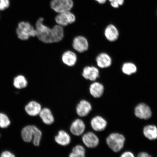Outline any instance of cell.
<instances>
[{"label": "cell", "mask_w": 157, "mask_h": 157, "mask_svg": "<svg viewBox=\"0 0 157 157\" xmlns=\"http://www.w3.org/2000/svg\"><path fill=\"white\" fill-rule=\"evenodd\" d=\"M125 140L124 136L118 133H111L106 139L108 146L115 152H119L122 150L124 146Z\"/></svg>", "instance_id": "cell-4"}, {"label": "cell", "mask_w": 157, "mask_h": 157, "mask_svg": "<svg viewBox=\"0 0 157 157\" xmlns=\"http://www.w3.org/2000/svg\"><path fill=\"white\" fill-rule=\"evenodd\" d=\"M76 20L75 15L71 11L58 13L54 17L56 24L63 27L73 24L75 22Z\"/></svg>", "instance_id": "cell-6"}, {"label": "cell", "mask_w": 157, "mask_h": 157, "mask_svg": "<svg viewBox=\"0 0 157 157\" xmlns=\"http://www.w3.org/2000/svg\"><path fill=\"white\" fill-rule=\"evenodd\" d=\"M54 140L59 146L66 147L70 144L71 138L69 133L64 130H60L54 137Z\"/></svg>", "instance_id": "cell-18"}, {"label": "cell", "mask_w": 157, "mask_h": 157, "mask_svg": "<svg viewBox=\"0 0 157 157\" xmlns=\"http://www.w3.org/2000/svg\"><path fill=\"white\" fill-rule=\"evenodd\" d=\"M11 124V121L7 115L3 113H0V128H6Z\"/></svg>", "instance_id": "cell-25"}, {"label": "cell", "mask_w": 157, "mask_h": 157, "mask_svg": "<svg viewBox=\"0 0 157 157\" xmlns=\"http://www.w3.org/2000/svg\"><path fill=\"white\" fill-rule=\"evenodd\" d=\"M95 1L100 4L102 5L105 3L107 0H95Z\"/></svg>", "instance_id": "cell-33"}, {"label": "cell", "mask_w": 157, "mask_h": 157, "mask_svg": "<svg viewBox=\"0 0 157 157\" xmlns=\"http://www.w3.org/2000/svg\"><path fill=\"white\" fill-rule=\"evenodd\" d=\"M82 140L84 146L89 148H94L99 146V139L95 133L91 131L84 133Z\"/></svg>", "instance_id": "cell-9"}, {"label": "cell", "mask_w": 157, "mask_h": 157, "mask_svg": "<svg viewBox=\"0 0 157 157\" xmlns=\"http://www.w3.org/2000/svg\"><path fill=\"white\" fill-rule=\"evenodd\" d=\"M120 157H135V156L132 152L126 151L123 153Z\"/></svg>", "instance_id": "cell-30"}, {"label": "cell", "mask_w": 157, "mask_h": 157, "mask_svg": "<svg viewBox=\"0 0 157 157\" xmlns=\"http://www.w3.org/2000/svg\"><path fill=\"white\" fill-rule=\"evenodd\" d=\"M13 85L17 90H23L28 86V80L23 75L20 74L13 78Z\"/></svg>", "instance_id": "cell-22"}, {"label": "cell", "mask_w": 157, "mask_h": 157, "mask_svg": "<svg viewBox=\"0 0 157 157\" xmlns=\"http://www.w3.org/2000/svg\"><path fill=\"white\" fill-rule=\"evenodd\" d=\"M137 157H152L148 153L146 152H141L137 155Z\"/></svg>", "instance_id": "cell-31"}, {"label": "cell", "mask_w": 157, "mask_h": 157, "mask_svg": "<svg viewBox=\"0 0 157 157\" xmlns=\"http://www.w3.org/2000/svg\"><path fill=\"white\" fill-rule=\"evenodd\" d=\"M77 60V54L73 50H67L65 51L61 56L63 63L69 67H72L75 65Z\"/></svg>", "instance_id": "cell-14"}, {"label": "cell", "mask_w": 157, "mask_h": 157, "mask_svg": "<svg viewBox=\"0 0 157 157\" xmlns=\"http://www.w3.org/2000/svg\"><path fill=\"white\" fill-rule=\"evenodd\" d=\"M144 136L147 138L151 140L157 139V127L153 125H147L143 129Z\"/></svg>", "instance_id": "cell-23"}, {"label": "cell", "mask_w": 157, "mask_h": 157, "mask_svg": "<svg viewBox=\"0 0 157 157\" xmlns=\"http://www.w3.org/2000/svg\"><path fill=\"white\" fill-rule=\"evenodd\" d=\"M0 17H1V16H0Z\"/></svg>", "instance_id": "cell-35"}, {"label": "cell", "mask_w": 157, "mask_h": 157, "mask_svg": "<svg viewBox=\"0 0 157 157\" xmlns=\"http://www.w3.org/2000/svg\"><path fill=\"white\" fill-rule=\"evenodd\" d=\"M74 6L73 0H51L50 2L51 9L58 13L71 11Z\"/></svg>", "instance_id": "cell-5"}, {"label": "cell", "mask_w": 157, "mask_h": 157, "mask_svg": "<svg viewBox=\"0 0 157 157\" xmlns=\"http://www.w3.org/2000/svg\"><path fill=\"white\" fill-rule=\"evenodd\" d=\"M42 132L35 125H27L23 128L21 135L23 140L25 143L33 142L35 147L40 146L42 137Z\"/></svg>", "instance_id": "cell-1"}, {"label": "cell", "mask_w": 157, "mask_h": 157, "mask_svg": "<svg viewBox=\"0 0 157 157\" xmlns=\"http://www.w3.org/2000/svg\"><path fill=\"white\" fill-rule=\"evenodd\" d=\"M92 105L88 100L82 99L76 104V113L78 117H83L87 116L92 110Z\"/></svg>", "instance_id": "cell-10"}, {"label": "cell", "mask_w": 157, "mask_h": 157, "mask_svg": "<svg viewBox=\"0 0 157 157\" xmlns=\"http://www.w3.org/2000/svg\"><path fill=\"white\" fill-rule=\"evenodd\" d=\"M68 157H81L78 155L75 154L73 152H71L69 154Z\"/></svg>", "instance_id": "cell-32"}, {"label": "cell", "mask_w": 157, "mask_h": 157, "mask_svg": "<svg viewBox=\"0 0 157 157\" xmlns=\"http://www.w3.org/2000/svg\"><path fill=\"white\" fill-rule=\"evenodd\" d=\"M110 3L112 7L115 9L118 8L122 6L124 2V0H108Z\"/></svg>", "instance_id": "cell-27"}, {"label": "cell", "mask_w": 157, "mask_h": 157, "mask_svg": "<svg viewBox=\"0 0 157 157\" xmlns=\"http://www.w3.org/2000/svg\"><path fill=\"white\" fill-rule=\"evenodd\" d=\"M96 66L101 69L105 68L110 66L112 63L111 58L109 55L105 52L100 53L95 58Z\"/></svg>", "instance_id": "cell-17"}, {"label": "cell", "mask_w": 157, "mask_h": 157, "mask_svg": "<svg viewBox=\"0 0 157 157\" xmlns=\"http://www.w3.org/2000/svg\"><path fill=\"white\" fill-rule=\"evenodd\" d=\"M104 34L107 40L110 42L116 40L119 36L118 30L116 27L112 24L107 25L105 29Z\"/></svg>", "instance_id": "cell-20"}, {"label": "cell", "mask_w": 157, "mask_h": 157, "mask_svg": "<svg viewBox=\"0 0 157 157\" xmlns=\"http://www.w3.org/2000/svg\"><path fill=\"white\" fill-rule=\"evenodd\" d=\"M42 109L41 104L34 100H31L25 107V113L29 116L32 117L39 115Z\"/></svg>", "instance_id": "cell-13"}, {"label": "cell", "mask_w": 157, "mask_h": 157, "mask_svg": "<svg viewBox=\"0 0 157 157\" xmlns=\"http://www.w3.org/2000/svg\"><path fill=\"white\" fill-rule=\"evenodd\" d=\"M135 115L141 119L148 120L152 117V113L150 108L146 104H139L135 107Z\"/></svg>", "instance_id": "cell-11"}, {"label": "cell", "mask_w": 157, "mask_h": 157, "mask_svg": "<svg viewBox=\"0 0 157 157\" xmlns=\"http://www.w3.org/2000/svg\"><path fill=\"white\" fill-rule=\"evenodd\" d=\"M10 5V0H0V11H4L8 9Z\"/></svg>", "instance_id": "cell-28"}, {"label": "cell", "mask_w": 157, "mask_h": 157, "mask_svg": "<svg viewBox=\"0 0 157 157\" xmlns=\"http://www.w3.org/2000/svg\"><path fill=\"white\" fill-rule=\"evenodd\" d=\"M137 70L136 65L131 62H127L124 64L122 67L123 72L127 75H129L135 73Z\"/></svg>", "instance_id": "cell-24"}, {"label": "cell", "mask_w": 157, "mask_h": 157, "mask_svg": "<svg viewBox=\"0 0 157 157\" xmlns=\"http://www.w3.org/2000/svg\"><path fill=\"white\" fill-rule=\"evenodd\" d=\"M92 128L96 132H101L105 130L107 125L105 119L100 116L94 117L90 121Z\"/></svg>", "instance_id": "cell-16"}, {"label": "cell", "mask_w": 157, "mask_h": 157, "mask_svg": "<svg viewBox=\"0 0 157 157\" xmlns=\"http://www.w3.org/2000/svg\"><path fill=\"white\" fill-rule=\"evenodd\" d=\"M81 157H86V150L85 148L81 145H76L72 149V151Z\"/></svg>", "instance_id": "cell-26"}, {"label": "cell", "mask_w": 157, "mask_h": 157, "mask_svg": "<svg viewBox=\"0 0 157 157\" xmlns=\"http://www.w3.org/2000/svg\"><path fill=\"white\" fill-rule=\"evenodd\" d=\"M53 43H58L62 40L64 36V27L57 24L52 28Z\"/></svg>", "instance_id": "cell-21"}, {"label": "cell", "mask_w": 157, "mask_h": 157, "mask_svg": "<svg viewBox=\"0 0 157 157\" xmlns=\"http://www.w3.org/2000/svg\"><path fill=\"white\" fill-rule=\"evenodd\" d=\"M72 48L74 52L78 53L85 52L89 48V42L86 37L83 35L75 37L72 40Z\"/></svg>", "instance_id": "cell-7"}, {"label": "cell", "mask_w": 157, "mask_h": 157, "mask_svg": "<svg viewBox=\"0 0 157 157\" xmlns=\"http://www.w3.org/2000/svg\"><path fill=\"white\" fill-rule=\"evenodd\" d=\"M103 84L98 81L91 82L89 87V92L90 95L95 99L101 98L104 92Z\"/></svg>", "instance_id": "cell-15"}, {"label": "cell", "mask_w": 157, "mask_h": 157, "mask_svg": "<svg viewBox=\"0 0 157 157\" xmlns=\"http://www.w3.org/2000/svg\"><path fill=\"white\" fill-rule=\"evenodd\" d=\"M0 137H1V134H0Z\"/></svg>", "instance_id": "cell-34"}, {"label": "cell", "mask_w": 157, "mask_h": 157, "mask_svg": "<svg viewBox=\"0 0 157 157\" xmlns=\"http://www.w3.org/2000/svg\"><path fill=\"white\" fill-rule=\"evenodd\" d=\"M44 17H39L35 21L34 25L36 30V37L45 44H52L53 41L52 28L44 23Z\"/></svg>", "instance_id": "cell-2"}, {"label": "cell", "mask_w": 157, "mask_h": 157, "mask_svg": "<svg viewBox=\"0 0 157 157\" xmlns=\"http://www.w3.org/2000/svg\"><path fill=\"white\" fill-rule=\"evenodd\" d=\"M39 116L43 123L48 125H52L55 121V119L52 111L48 107L42 108Z\"/></svg>", "instance_id": "cell-19"}, {"label": "cell", "mask_w": 157, "mask_h": 157, "mask_svg": "<svg viewBox=\"0 0 157 157\" xmlns=\"http://www.w3.org/2000/svg\"><path fill=\"white\" fill-rule=\"evenodd\" d=\"M86 129V125L84 121L79 118L72 121L70 127L71 133L76 136H82L85 132Z\"/></svg>", "instance_id": "cell-12"}, {"label": "cell", "mask_w": 157, "mask_h": 157, "mask_svg": "<svg viewBox=\"0 0 157 157\" xmlns=\"http://www.w3.org/2000/svg\"><path fill=\"white\" fill-rule=\"evenodd\" d=\"M16 33L20 40L26 41L31 37H36V30L34 25L29 21H21L17 24Z\"/></svg>", "instance_id": "cell-3"}, {"label": "cell", "mask_w": 157, "mask_h": 157, "mask_svg": "<svg viewBox=\"0 0 157 157\" xmlns=\"http://www.w3.org/2000/svg\"><path fill=\"white\" fill-rule=\"evenodd\" d=\"M0 157H16L14 154L8 151H5L2 152Z\"/></svg>", "instance_id": "cell-29"}, {"label": "cell", "mask_w": 157, "mask_h": 157, "mask_svg": "<svg viewBox=\"0 0 157 157\" xmlns=\"http://www.w3.org/2000/svg\"><path fill=\"white\" fill-rule=\"evenodd\" d=\"M82 75L86 80L93 82L97 81L100 77V70L97 66H86L83 68Z\"/></svg>", "instance_id": "cell-8"}]
</instances>
